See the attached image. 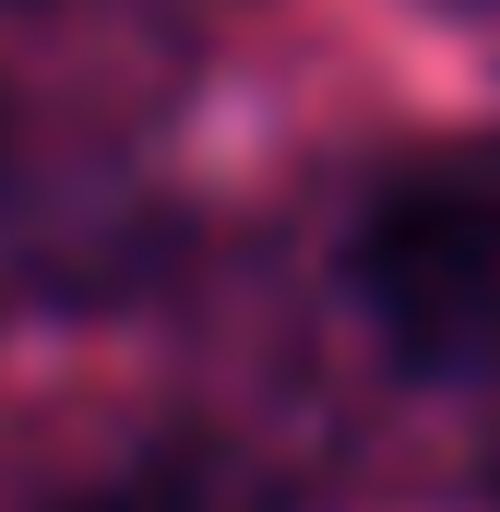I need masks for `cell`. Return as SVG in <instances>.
Returning <instances> with one entry per match:
<instances>
[{"mask_svg": "<svg viewBox=\"0 0 500 512\" xmlns=\"http://www.w3.org/2000/svg\"><path fill=\"white\" fill-rule=\"evenodd\" d=\"M60 191L24 167V143L0 131V286H60Z\"/></svg>", "mask_w": 500, "mask_h": 512, "instance_id": "3957f363", "label": "cell"}, {"mask_svg": "<svg viewBox=\"0 0 500 512\" xmlns=\"http://www.w3.org/2000/svg\"><path fill=\"white\" fill-rule=\"evenodd\" d=\"M358 310L429 382L500 370V143L417 155L358 227Z\"/></svg>", "mask_w": 500, "mask_h": 512, "instance_id": "6da1fadb", "label": "cell"}, {"mask_svg": "<svg viewBox=\"0 0 500 512\" xmlns=\"http://www.w3.org/2000/svg\"><path fill=\"white\" fill-rule=\"evenodd\" d=\"M60 512H262V489L227 453L179 441V453H143V465H120L108 489H84V501H60Z\"/></svg>", "mask_w": 500, "mask_h": 512, "instance_id": "7a4b0ae2", "label": "cell"}]
</instances>
